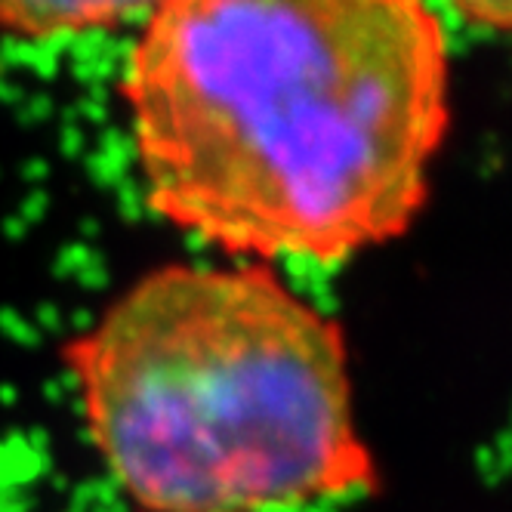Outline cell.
<instances>
[{"label":"cell","mask_w":512,"mask_h":512,"mask_svg":"<svg viewBox=\"0 0 512 512\" xmlns=\"http://www.w3.org/2000/svg\"><path fill=\"white\" fill-rule=\"evenodd\" d=\"M145 204L247 263L405 235L451 127V41L417 0H167L121 78Z\"/></svg>","instance_id":"1"},{"label":"cell","mask_w":512,"mask_h":512,"mask_svg":"<svg viewBox=\"0 0 512 512\" xmlns=\"http://www.w3.org/2000/svg\"><path fill=\"white\" fill-rule=\"evenodd\" d=\"M145 7L133 4H0V34L13 41L44 44L118 28Z\"/></svg>","instance_id":"3"},{"label":"cell","mask_w":512,"mask_h":512,"mask_svg":"<svg viewBox=\"0 0 512 512\" xmlns=\"http://www.w3.org/2000/svg\"><path fill=\"white\" fill-rule=\"evenodd\" d=\"M62 355L139 512H266L380 485L343 327L260 263L161 266Z\"/></svg>","instance_id":"2"}]
</instances>
